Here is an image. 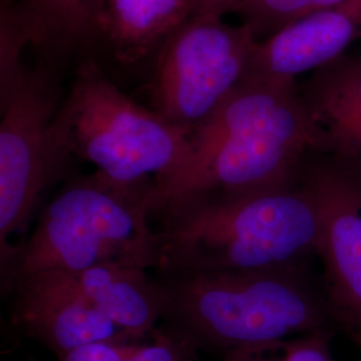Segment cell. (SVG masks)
Returning a JSON list of instances; mask_svg holds the SVG:
<instances>
[{
	"label": "cell",
	"mask_w": 361,
	"mask_h": 361,
	"mask_svg": "<svg viewBox=\"0 0 361 361\" xmlns=\"http://www.w3.org/2000/svg\"><path fill=\"white\" fill-rule=\"evenodd\" d=\"M157 273H225L310 265L320 210L302 177L247 193H186L150 214Z\"/></svg>",
	"instance_id": "obj_1"
},
{
	"label": "cell",
	"mask_w": 361,
	"mask_h": 361,
	"mask_svg": "<svg viewBox=\"0 0 361 361\" xmlns=\"http://www.w3.org/2000/svg\"><path fill=\"white\" fill-rule=\"evenodd\" d=\"M50 145L55 178L78 158L153 210L180 189L193 157L192 131L130 99L91 61L79 67L54 118Z\"/></svg>",
	"instance_id": "obj_2"
},
{
	"label": "cell",
	"mask_w": 361,
	"mask_h": 361,
	"mask_svg": "<svg viewBox=\"0 0 361 361\" xmlns=\"http://www.w3.org/2000/svg\"><path fill=\"white\" fill-rule=\"evenodd\" d=\"M310 265L225 273H157L166 325L224 356L347 325Z\"/></svg>",
	"instance_id": "obj_3"
},
{
	"label": "cell",
	"mask_w": 361,
	"mask_h": 361,
	"mask_svg": "<svg viewBox=\"0 0 361 361\" xmlns=\"http://www.w3.org/2000/svg\"><path fill=\"white\" fill-rule=\"evenodd\" d=\"M192 146L188 176L171 197L247 193L292 183L313 155L328 152L296 82L241 80L194 130Z\"/></svg>",
	"instance_id": "obj_4"
},
{
	"label": "cell",
	"mask_w": 361,
	"mask_h": 361,
	"mask_svg": "<svg viewBox=\"0 0 361 361\" xmlns=\"http://www.w3.org/2000/svg\"><path fill=\"white\" fill-rule=\"evenodd\" d=\"M152 210L146 200L95 173L71 180L1 267L3 289L39 271L79 273L104 262L157 269Z\"/></svg>",
	"instance_id": "obj_5"
},
{
	"label": "cell",
	"mask_w": 361,
	"mask_h": 361,
	"mask_svg": "<svg viewBox=\"0 0 361 361\" xmlns=\"http://www.w3.org/2000/svg\"><path fill=\"white\" fill-rule=\"evenodd\" d=\"M222 18L194 13L157 51L150 109L192 133L241 83L257 44L252 27Z\"/></svg>",
	"instance_id": "obj_6"
},
{
	"label": "cell",
	"mask_w": 361,
	"mask_h": 361,
	"mask_svg": "<svg viewBox=\"0 0 361 361\" xmlns=\"http://www.w3.org/2000/svg\"><path fill=\"white\" fill-rule=\"evenodd\" d=\"M62 101L43 70H27L11 92L0 98L1 265L13 253L11 238L26 228L44 189L55 178L50 141Z\"/></svg>",
	"instance_id": "obj_7"
},
{
	"label": "cell",
	"mask_w": 361,
	"mask_h": 361,
	"mask_svg": "<svg viewBox=\"0 0 361 361\" xmlns=\"http://www.w3.org/2000/svg\"><path fill=\"white\" fill-rule=\"evenodd\" d=\"M301 177L320 210L316 258L324 286L349 325L361 317V162L323 152L310 158Z\"/></svg>",
	"instance_id": "obj_8"
},
{
	"label": "cell",
	"mask_w": 361,
	"mask_h": 361,
	"mask_svg": "<svg viewBox=\"0 0 361 361\" xmlns=\"http://www.w3.org/2000/svg\"><path fill=\"white\" fill-rule=\"evenodd\" d=\"M19 334L51 350L58 360L99 341H137L113 323L66 271H39L7 288Z\"/></svg>",
	"instance_id": "obj_9"
},
{
	"label": "cell",
	"mask_w": 361,
	"mask_h": 361,
	"mask_svg": "<svg viewBox=\"0 0 361 361\" xmlns=\"http://www.w3.org/2000/svg\"><path fill=\"white\" fill-rule=\"evenodd\" d=\"M361 38V0L302 16L258 40L243 80L296 82L347 54Z\"/></svg>",
	"instance_id": "obj_10"
},
{
	"label": "cell",
	"mask_w": 361,
	"mask_h": 361,
	"mask_svg": "<svg viewBox=\"0 0 361 361\" xmlns=\"http://www.w3.org/2000/svg\"><path fill=\"white\" fill-rule=\"evenodd\" d=\"M70 274L98 310L137 341L147 338L162 320V286L147 269L104 262Z\"/></svg>",
	"instance_id": "obj_11"
},
{
	"label": "cell",
	"mask_w": 361,
	"mask_h": 361,
	"mask_svg": "<svg viewBox=\"0 0 361 361\" xmlns=\"http://www.w3.org/2000/svg\"><path fill=\"white\" fill-rule=\"evenodd\" d=\"M300 95L328 152L361 162V54H345L313 71Z\"/></svg>",
	"instance_id": "obj_12"
},
{
	"label": "cell",
	"mask_w": 361,
	"mask_h": 361,
	"mask_svg": "<svg viewBox=\"0 0 361 361\" xmlns=\"http://www.w3.org/2000/svg\"><path fill=\"white\" fill-rule=\"evenodd\" d=\"M194 13L190 0H98L97 34L122 65L159 50Z\"/></svg>",
	"instance_id": "obj_13"
},
{
	"label": "cell",
	"mask_w": 361,
	"mask_h": 361,
	"mask_svg": "<svg viewBox=\"0 0 361 361\" xmlns=\"http://www.w3.org/2000/svg\"><path fill=\"white\" fill-rule=\"evenodd\" d=\"M42 42L71 46L97 34L98 0H20Z\"/></svg>",
	"instance_id": "obj_14"
},
{
	"label": "cell",
	"mask_w": 361,
	"mask_h": 361,
	"mask_svg": "<svg viewBox=\"0 0 361 361\" xmlns=\"http://www.w3.org/2000/svg\"><path fill=\"white\" fill-rule=\"evenodd\" d=\"M42 42L38 27L20 3L1 0L0 11V98L8 95L26 74L22 52Z\"/></svg>",
	"instance_id": "obj_15"
},
{
	"label": "cell",
	"mask_w": 361,
	"mask_h": 361,
	"mask_svg": "<svg viewBox=\"0 0 361 361\" xmlns=\"http://www.w3.org/2000/svg\"><path fill=\"white\" fill-rule=\"evenodd\" d=\"M344 1L348 0H244L231 13L238 15L261 40L302 16Z\"/></svg>",
	"instance_id": "obj_16"
},
{
	"label": "cell",
	"mask_w": 361,
	"mask_h": 361,
	"mask_svg": "<svg viewBox=\"0 0 361 361\" xmlns=\"http://www.w3.org/2000/svg\"><path fill=\"white\" fill-rule=\"evenodd\" d=\"M332 332H317L273 344L235 350L224 361H338L332 347Z\"/></svg>",
	"instance_id": "obj_17"
},
{
	"label": "cell",
	"mask_w": 361,
	"mask_h": 361,
	"mask_svg": "<svg viewBox=\"0 0 361 361\" xmlns=\"http://www.w3.org/2000/svg\"><path fill=\"white\" fill-rule=\"evenodd\" d=\"M198 352L189 337L164 324L137 343L129 361H200Z\"/></svg>",
	"instance_id": "obj_18"
},
{
	"label": "cell",
	"mask_w": 361,
	"mask_h": 361,
	"mask_svg": "<svg viewBox=\"0 0 361 361\" xmlns=\"http://www.w3.org/2000/svg\"><path fill=\"white\" fill-rule=\"evenodd\" d=\"M241 1L244 0H200L194 13H209L224 16L232 13L233 8Z\"/></svg>",
	"instance_id": "obj_19"
},
{
	"label": "cell",
	"mask_w": 361,
	"mask_h": 361,
	"mask_svg": "<svg viewBox=\"0 0 361 361\" xmlns=\"http://www.w3.org/2000/svg\"><path fill=\"white\" fill-rule=\"evenodd\" d=\"M349 326L359 335L360 337L361 341V317H356V319H353L350 323H349Z\"/></svg>",
	"instance_id": "obj_20"
},
{
	"label": "cell",
	"mask_w": 361,
	"mask_h": 361,
	"mask_svg": "<svg viewBox=\"0 0 361 361\" xmlns=\"http://www.w3.org/2000/svg\"><path fill=\"white\" fill-rule=\"evenodd\" d=\"M198 1H200V0H190V3H192V4H193L194 13H195V8H197V4H198ZM193 15H194V13H193Z\"/></svg>",
	"instance_id": "obj_21"
}]
</instances>
